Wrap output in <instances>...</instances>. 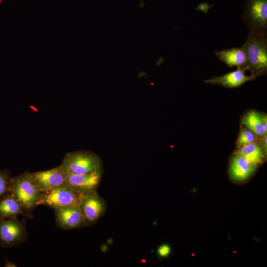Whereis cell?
<instances>
[{
    "instance_id": "6da1fadb",
    "label": "cell",
    "mask_w": 267,
    "mask_h": 267,
    "mask_svg": "<svg viewBox=\"0 0 267 267\" xmlns=\"http://www.w3.org/2000/svg\"><path fill=\"white\" fill-rule=\"evenodd\" d=\"M41 193L32 178L31 173L28 171L10 179L9 194L20 203L28 214L32 215L31 212L38 206Z\"/></svg>"
},
{
    "instance_id": "7a4b0ae2",
    "label": "cell",
    "mask_w": 267,
    "mask_h": 267,
    "mask_svg": "<svg viewBox=\"0 0 267 267\" xmlns=\"http://www.w3.org/2000/svg\"><path fill=\"white\" fill-rule=\"evenodd\" d=\"M245 51L248 70L257 77L267 70V35L249 32L242 46Z\"/></svg>"
},
{
    "instance_id": "3957f363",
    "label": "cell",
    "mask_w": 267,
    "mask_h": 267,
    "mask_svg": "<svg viewBox=\"0 0 267 267\" xmlns=\"http://www.w3.org/2000/svg\"><path fill=\"white\" fill-rule=\"evenodd\" d=\"M69 174L89 175L103 172L101 159L91 151H76L65 154L61 164Z\"/></svg>"
},
{
    "instance_id": "277c9868",
    "label": "cell",
    "mask_w": 267,
    "mask_h": 267,
    "mask_svg": "<svg viewBox=\"0 0 267 267\" xmlns=\"http://www.w3.org/2000/svg\"><path fill=\"white\" fill-rule=\"evenodd\" d=\"M83 196L63 184L42 192L37 205H44L54 210L69 206H79Z\"/></svg>"
},
{
    "instance_id": "5b68a950",
    "label": "cell",
    "mask_w": 267,
    "mask_h": 267,
    "mask_svg": "<svg viewBox=\"0 0 267 267\" xmlns=\"http://www.w3.org/2000/svg\"><path fill=\"white\" fill-rule=\"evenodd\" d=\"M241 19L249 32L267 35V0H245Z\"/></svg>"
},
{
    "instance_id": "8992f818",
    "label": "cell",
    "mask_w": 267,
    "mask_h": 267,
    "mask_svg": "<svg viewBox=\"0 0 267 267\" xmlns=\"http://www.w3.org/2000/svg\"><path fill=\"white\" fill-rule=\"evenodd\" d=\"M28 237L26 228V219H6L0 217V246L2 248L19 246Z\"/></svg>"
},
{
    "instance_id": "52a82bcc",
    "label": "cell",
    "mask_w": 267,
    "mask_h": 267,
    "mask_svg": "<svg viewBox=\"0 0 267 267\" xmlns=\"http://www.w3.org/2000/svg\"><path fill=\"white\" fill-rule=\"evenodd\" d=\"M79 208L86 225L91 226L105 214L107 204L104 199L95 191L83 196Z\"/></svg>"
},
{
    "instance_id": "ba28073f",
    "label": "cell",
    "mask_w": 267,
    "mask_h": 267,
    "mask_svg": "<svg viewBox=\"0 0 267 267\" xmlns=\"http://www.w3.org/2000/svg\"><path fill=\"white\" fill-rule=\"evenodd\" d=\"M67 176V173L61 165L47 170L31 173L34 182L42 192L63 185Z\"/></svg>"
},
{
    "instance_id": "9c48e42d",
    "label": "cell",
    "mask_w": 267,
    "mask_h": 267,
    "mask_svg": "<svg viewBox=\"0 0 267 267\" xmlns=\"http://www.w3.org/2000/svg\"><path fill=\"white\" fill-rule=\"evenodd\" d=\"M103 173L89 175H77L67 173L65 185L82 195L97 191L102 178Z\"/></svg>"
},
{
    "instance_id": "30bf717a",
    "label": "cell",
    "mask_w": 267,
    "mask_h": 267,
    "mask_svg": "<svg viewBox=\"0 0 267 267\" xmlns=\"http://www.w3.org/2000/svg\"><path fill=\"white\" fill-rule=\"evenodd\" d=\"M57 226L62 229L71 230L86 226L79 206H69L54 210Z\"/></svg>"
},
{
    "instance_id": "8fae6325",
    "label": "cell",
    "mask_w": 267,
    "mask_h": 267,
    "mask_svg": "<svg viewBox=\"0 0 267 267\" xmlns=\"http://www.w3.org/2000/svg\"><path fill=\"white\" fill-rule=\"evenodd\" d=\"M245 68H237L232 72L222 76L214 77L205 81L208 84L219 85L227 88H234L241 86L247 82L254 80L256 77L253 75H246Z\"/></svg>"
},
{
    "instance_id": "7c38bea8",
    "label": "cell",
    "mask_w": 267,
    "mask_h": 267,
    "mask_svg": "<svg viewBox=\"0 0 267 267\" xmlns=\"http://www.w3.org/2000/svg\"><path fill=\"white\" fill-rule=\"evenodd\" d=\"M256 168V166L246 158L235 154L230 161L229 174L233 180L243 181L254 173Z\"/></svg>"
},
{
    "instance_id": "4fadbf2b",
    "label": "cell",
    "mask_w": 267,
    "mask_h": 267,
    "mask_svg": "<svg viewBox=\"0 0 267 267\" xmlns=\"http://www.w3.org/2000/svg\"><path fill=\"white\" fill-rule=\"evenodd\" d=\"M215 53L219 59L229 68L236 66L248 70L247 56L242 46L216 51Z\"/></svg>"
},
{
    "instance_id": "5bb4252c",
    "label": "cell",
    "mask_w": 267,
    "mask_h": 267,
    "mask_svg": "<svg viewBox=\"0 0 267 267\" xmlns=\"http://www.w3.org/2000/svg\"><path fill=\"white\" fill-rule=\"evenodd\" d=\"M22 215L28 218H32L33 215L25 213L20 203L10 194L0 200V217L6 219L17 218Z\"/></svg>"
},
{
    "instance_id": "9a60e30c",
    "label": "cell",
    "mask_w": 267,
    "mask_h": 267,
    "mask_svg": "<svg viewBox=\"0 0 267 267\" xmlns=\"http://www.w3.org/2000/svg\"><path fill=\"white\" fill-rule=\"evenodd\" d=\"M265 153L262 146L256 142L239 147L235 153L244 157L256 166L263 162Z\"/></svg>"
},
{
    "instance_id": "2e32d148",
    "label": "cell",
    "mask_w": 267,
    "mask_h": 267,
    "mask_svg": "<svg viewBox=\"0 0 267 267\" xmlns=\"http://www.w3.org/2000/svg\"><path fill=\"white\" fill-rule=\"evenodd\" d=\"M243 124L257 136L262 137L266 133L263 122V115L255 111L248 112L242 120Z\"/></svg>"
},
{
    "instance_id": "e0dca14e",
    "label": "cell",
    "mask_w": 267,
    "mask_h": 267,
    "mask_svg": "<svg viewBox=\"0 0 267 267\" xmlns=\"http://www.w3.org/2000/svg\"><path fill=\"white\" fill-rule=\"evenodd\" d=\"M257 136L248 128L241 130L237 140V146L240 147L256 141Z\"/></svg>"
},
{
    "instance_id": "ac0fdd59",
    "label": "cell",
    "mask_w": 267,
    "mask_h": 267,
    "mask_svg": "<svg viewBox=\"0 0 267 267\" xmlns=\"http://www.w3.org/2000/svg\"><path fill=\"white\" fill-rule=\"evenodd\" d=\"M10 172L5 169L0 170V200L9 194Z\"/></svg>"
},
{
    "instance_id": "d6986e66",
    "label": "cell",
    "mask_w": 267,
    "mask_h": 267,
    "mask_svg": "<svg viewBox=\"0 0 267 267\" xmlns=\"http://www.w3.org/2000/svg\"><path fill=\"white\" fill-rule=\"evenodd\" d=\"M171 252V248L167 244H163L160 246L157 250V253L161 257H167Z\"/></svg>"
},
{
    "instance_id": "ffe728a7",
    "label": "cell",
    "mask_w": 267,
    "mask_h": 267,
    "mask_svg": "<svg viewBox=\"0 0 267 267\" xmlns=\"http://www.w3.org/2000/svg\"><path fill=\"white\" fill-rule=\"evenodd\" d=\"M263 122L265 131L266 133L267 132V117L266 115H263Z\"/></svg>"
},
{
    "instance_id": "44dd1931",
    "label": "cell",
    "mask_w": 267,
    "mask_h": 267,
    "mask_svg": "<svg viewBox=\"0 0 267 267\" xmlns=\"http://www.w3.org/2000/svg\"><path fill=\"white\" fill-rule=\"evenodd\" d=\"M5 266L6 267H16V266H15V265L13 263L8 262V261H7V263Z\"/></svg>"
}]
</instances>
